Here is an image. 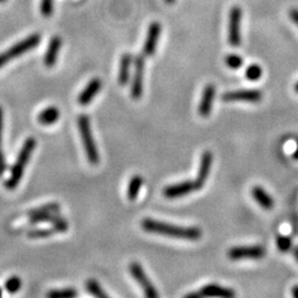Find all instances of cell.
Listing matches in <instances>:
<instances>
[{
  "label": "cell",
  "instance_id": "ffe728a7",
  "mask_svg": "<svg viewBox=\"0 0 298 298\" xmlns=\"http://www.w3.org/2000/svg\"><path fill=\"white\" fill-rule=\"evenodd\" d=\"M142 184H144V179L139 174H135V176L130 178L128 187H127V197H128L130 201L136 200Z\"/></svg>",
  "mask_w": 298,
  "mask_h": 298
},
{
  "label": "cell",
  "instance_id": "2e32d148",
  "mask_svg": "<svg viewBox=\"0 0 298 298\" xmlns=\"http://www.w3.org/2000/svg\"><path fill=\"white\" fill-rule=\"evenodd\" d=\"M61 45L62 41L59 37H53L50 40L49 47H47V53L45 55V60H43L47 67H52L53 65H55Z\"/></svg>",
  "mask_w": 298,
  "mask_h": 298
},
{
  "label": "cell",
  "instance_id": "ab89813d",
  "mask_svg": "<svg viewBox=\"0 0 298 298\" xmlns=\"http://www.w3.org/2000/svg\"><path fill=\"white\" fill-rule=\"evenodd\" d=\"M7 0H0V2H6Z\"/></svg>",
  "mask_w": 298,
  "mask_h": 298
},
{
  "label": "cell",
  "instance_id": "8d00e7d4",
  "mask_svg": "<svg viewBox=\"0 0 298 298\" xmlns=\"http://www.w3.org/2000/svg\"><path fill=\"white\" fill-rule=\"evenodd\" d=\"M165 1H166L167 3H173L174 1H176V0H165Z\"/></svg>",
  "mask_w": 298,
  "mask_h": 298
},
{
  "label": "cell",
  "instance_id": "9c48e42d",
  "mask_svg": "<svg viewBox=\"0 0 298 298\" xmlns=\"http://www.w3.org/2000/svg\"><path fill=\"white\" fill-rule=\"evenodd\" d=\"M197 190H200V188H199L196 180H186L166 187L164 189V196L168 199H176L188 196Z\"/></svg>",
  "mask_w": 298,
  "mask_h": 298
},
{
  "label": "cell",
  "instance_id": "ba28073f",
  "mask_svg": "<svg viewBox=\"0 0 298 298\" xmlns=\"http://www.w3.org/2000/svg\"><path fill=\"white\" fill-rule=\"evenodd\" d=\"M144 73H145V60L141 55H138L135 60V73L133 78L132 89H130V94H132L133 99H139L142 96L144 92Z\"/></svg>",
  "mask_w": 298,
  "mask_h": 298
},
{
  "label": "cell",
  "instance_id": "7a4b0ae2",
  "mask_svg": "<svg viewBox=\"0 0 298 298\" xmlns=\"http://www.w3.org/2000/svg\"><path fill=\"white\" fill-rule=\"evenodd\" d=\"M37 146V141L32 137H29L23 144L21 150L17 157V160L13 166V169H11L10 177L7 179V181L5 182V187L9 190H14L15 188H17L20 180L23 176V172H25V168L28 162L30 160L31 155H32L33 150Z\"/></svg>",
  "mask_w": 298,
  "mask_h": 298
},
{
  "label": "cell",
  "instance_id": "30bf717a",
  "mask_svg": "<svg viewBox=\"0 0 298 298\" xmlns=\"http://www.w3.org/2000/svg\"><path fill=\"white\" fill-rule=\"evenodd\" d=\"M263 94L258 90H237L231 91V92H225L222 95V99L224 102H251L257 103L260 102Z\"/></svg>",
  "mask_w": 298,
  "mask_h": 298
},
{
  "label": "cell",
  "instance_id": "74e56055",
  "mask_svg": "<svg viewBox=\"0 0 298 298\" xmlns=\"http://www.w3.org/2000/svg\"><path fill=\"white\" fill-rule=\"evenodd\" d=\"M294 89H295V92L298 93V82L295 84V87H294Z\"/></svg>",
  "mask_w": 298,
  "mask_h": 298
},
{
  "label": "cell",
  "instance_id": "83f0119b",
  "mask_svg": "<svg viewBox=\"0 0 298 298\" xmlns=\"http://www.w3.org/2000/svg\"><path fill=\"white\" fill-rule=\"evenodd\" d=\"M225 64L228 65L230 69L236 70L243 65V59L237 54H229L226 55L225 58Z\"/></svg>",
  "mask_w": 298,
  "mask_h": 298
},
{
  "label": "cell",
  "instance_id": "5b68a950",
  "mask_svg": "<svg viewBox=\"0 0 298 298\" xmlns=\"http://www.w3.org/2000/svg\"><path fill=\"white\" fill-rule=\"evenodd\" d=\"M129 272L132 276L136 280L139 286L142 288L145 293V296L148 298H157L159 296L158 292L153 285L152 281L147 276L145 269L142 266L138 263V262H132L129 265Z\"/></svg>",
  "mask_w": 298,
  "mask_h": 298
},
{
  "label": "cell",
  "instance_id": "4316f807",
  "mask_svg": "<svg viewBox=\"0 0 298 298\" xmlns=\"http://www.w3.org/2000/svg\"><path fill=\"white\" fill-rule=\"evenodd\" d=\"M276 245H277V249L280 250L281 252H288L289 250L292 249V245H293L292 238L289 236L282 235V234H280V235L276 237Z\"/></svg>",
  "mask_w": 298,
  "mask_h": 298
},
{
  "label": "cell",
  "instance_id": "9a60e30c",
  "mask_svg": "<svg viewBox=\"0 0 298 298\" xmlns=\"http://www.w3.org/2000/svg\"><path fill=\"white\" fill-rule=\"evenodd\" d=\"M202 297H223L233 298L235 296V292L232 288L223 287L218 284H208L200 289Z\"/></svg>",
  "mask_w": 298,
  "mask_h": 298
},
{
  "label": "cell",
  "instance_id": "cb8c5ba5",
  "mask_svg": "<svg viewBox=\"0 0 298 298\" xmlns=\"http://www.w3.org/2000/svg\"><path fill=\"white\" fill-rule=\"evenodd\" d=\"M262 74H263V70L258 64L249 65L248 69L245 70V78L252 82L258 81L262 78Z\"/></svg>",
  "mask_w": 298,
  "mask_h": 298
},
{
  "label": "cell",
  "instance_id": "603a6c76",
  "mask_svg": "<svg viewBox=\"0 0 298 298\" xmlns=\"http://www.w3.org/2000/svg\"><path fill=\"white\" fill-rule=\"evenodd\" d=\"M2 128H3V113H2V109L0 107V177L3 176V173H5L7 169L5 154H3L2 150Z\"/></svg>",
  "mask_w": 298,
  "mask_h": 298
},
{
  "label": "cell",
  "instance_id": "f1b7e54d",
  "mask_svg": "<svg viewBox=\"0 0 298 298\" xmlns=\"http://www.w3.org/2000/svg\"><path fill=\"white\" fill-rule=\"evenodd\" d=\"M54 233L53 229H38L32 230L28 233V236L30 238H46L50 237Z\"/></svg>",
  "mask_w": 298,
  "mask_h": 298
},
{
  "label": "cell",
  "instance_id": "d590c367",
  "mask_svg": "<svg viewBox=\"0 0 298 298\" xmlns=\"http://www.w3.org/2000/svg\"><path fill=\"white\" fill-rule=\"evenodd\" d=\"M294 256H295V258L298 261V248L294 250Z\"/></svg>",
  "mask_w": 298,
  "mask_h": 298
},
{
  "label": "cell",
  "instance_id": "5bb4252c",
  "mask_svg": "<svg viewBox=\"0 0 298 298\" xmlns=\"http://www.w3.org/2000/svg\"><path fill=\"white\" fill-rule=\"evenodd\" d=\"M102 89V81L97 78H93L92 81H90L89 84L86 85L84 90L82 91L81 94L78 95V102L79 105L86 106L89 105L91 102L93 101V98L96 96V94Z\"/></svg>",
  "mask_w": 298,
  "mask_h": 298
},
{
  "label": "cell",
  "instance_id": "836d02e7",
  "mask_svg": "<svg viewBox=\"0 0 298 298\" xmlns=\"http://www.w3.org/2000/svg\"><path fill=\"white\" fill-rule=\"evenodd\" d=\"M292 295H293V297L298 298V285L295 286V287H293V289H292Z\"/></svg>",
  "mask_w": 298,
  "mask_h": 298
},
{
  "label": "cell",
  "instance_id": "f546056e",
  "mask_svg": "<svg viewBox=\"0 0 298 298\" xmlns=\"http://www.w3.org/2000/svg\"><path fill=\"white\" fill-rule=\"evenodd\" d=\"M53 2L54 0H41V6H40V10L43 17H50L53 13Z\"/></svg>",
  "mask_w": 298,
  "mask_h": 298
},
{
  "label": "cell",
  "instance_id": "6da1fadb",
  "mask_svg": "<svg viewBox=\"0 0 298 298\" xmlns=\"http://www.w3.org/2000/svg\"><path fill=\"white\" fill-rule=\"evenodd\" d=\"M141 228L148 233L160 234V235L179 238V240L198 241L202 236V231L198 226H180L167 222L157 221L155 219L145 218L141 221Z\"/></svg>",
  "mask_w": 298,
  "mask_h": 298
},
{
  "label": "cell",
  "instance_id": "277c9868",
  "mask_svg": "<svg viewBox=\"0 0 298 298\" xmlns=\"http://www.w3.org/2000/svg\"><path fill=\"white\" fill-rule=\"evenodd\" d=\"M40 40H41V37H40L39 34L34 33L30 35V37L26 38L25 40H22V41L18 42L17 45H15L14 47H11L6 52L0 53V67L7 64V63L11 61L13 59L18 58L20 55L28 52V51H30L31 49H33V47L39 45Z\"/></svg>",
  "mask_w": 298,
  "mask_h": 298
},
{
  "label": "cell",
  "instance_id": "44dd1931",
  "mask_svg": "<svg viewBox=\"0 0 298 298\" xmlns=\"http://www.w3.org/2000/svg\"><path fill=\"white\" fill-rule=\"evenodd\" d=\"M60 209V204L57 202H51V204H43L41 206H38V208L31 209L29 212H28V216L29 217H34L39 216V214H46V213H57Z\"/></svg>",
  "mask_w": 298,
  "mask_h": 298
},
{
  "label": "cell",
  "instance_id": "d4e9b609",
  "mask_svg": "<svg viewBox=\"0 0 298 298\" xmlns=\"http://www.w3.org/2000/svg\"><path fill=\"white\" fill-rule=\"evenodd\" d=\"M78 295V293L73 288H65V289H58V291H52L47 293V297L50 298H73Z\"/></svg>",
  "mask_w": 298,
  "mask_h": 298
},
{
  "label": "cell",
  "instance_id": "7c38bea8",
  "mask_svg": "<svg viewBox=\"0 0 298 298\" xmlns=\"http://www.w3.org/2000/svg\"><path fill=\"white\" fill-rule=\"evenodd\" d=\"M212 162H213V155L211 152L205 150V152L202 153L200 158V165H199L198 176L196 179L197 184L200 189L204 188L206 179L209 177L210 172H211Z\"/></svg>",
  "mask_w": 298,
  "mask_h": 298
},
{
  "label": "cell",
  "instance_id": "d6986e66",
  "mask_svg": "<svg viewBox=\"0 0 298 298\" xmlns=\"http://www.w3.org/2000/svg\"><path fill=\"white\" fill-rule=\"evenodd\" d=\"M60 118V110L57 107L51 106L47 107V109L43 110L41 113L39 114L38 121L40 124L42 125H53L54 123L58 122V119Z\"/></svg>",
  "mask_w": 298,
  "mask_h": 298
},
{
  "label": "cell",
  "instance_id": "e575fe53",
  "mask_svg": "<svg viewBox=\"0 0 298 298\" xmlns=\"http://www.w3.org/2000/svg\"><path fill=\"white\" fill-rule=\"evenodd\" d=\"M293 158H294V159H296V160H298V142H297L296 149L294 150V153H293Z\"/></svg>",
  "mask_w": 298,
  "mask_h": 298
},
{
  "label": "cell",
  "instance_id": "3957f363",
  "mask_svg": "<svg viewBox=\"0 0 298 298\" xmlns=\"http://www.w3.org/2000/svg\"><path fill=\"white\" fill-rule=\"evenodd\" d=\"M78 127L81 135L83 146L89 160L92 165H97L99 162V153L97 146L94 141V137L92 134V128H91L90 117L86 115H81L78 118Z\"/></svg>",
  "mask_w": 298,
  "mask_h": 298
},
{
  "label": "cell",
  "instance_id": "f35d334b",
  "mask_svg": "<svg viewBox=\"0 0 298 298\" xmlns=\"http://www.w3.org/2000/svg\"><path fill=\"white\" fill-rule=\"evenodd\" d=\"M1 295H2V289L0 288V297H1Z\"/></svg>",
  "mask_w": 298,
  "mask_h": 298
},
{
  "label": "cell",
  "instance_id": "8992f818",
  "mask_svg": "<svg viewBox=\"0 0 298 298\" xmlns=\"http://www.w3.org/2000/svg\"><path fill=\"white\" fill-rule=\"evenodd\" d=\"M266 254V250L262 245H251V246H234L228 251V257L232 261L245 260H260L263 258Z\"/></svg>",
  "mask_w": 298,
  "mask_h": 298
},
{
  "label": "cell",
  "instance_id": "d6a6232c",
  "mask_svg": "<svg viewBox=\"0 0 298 298\" xmlns=\"http://www.w3.org/2000/svg\"><path fill=\"white\" fill-rule=\"evenodd\" d=\"M186 298H201V293L200 292H193V293H190V294H187V295L185 296Z\"/></svg>",
  "mask_w": 298,
  "mask_h": 298
},
{
  "label": "cell",
  "instance_id": "52a82bcc",
  "mask_svg": "<svg viewBox=\"0 0 298 298\" xmlns=\"http://www.w3.org/2000/svg\"><path fill=\"white\" fill-rule=\"evenodd\" d=\"M241 20L242 10L238 6H234L229 16V43L233 47L241 45Z\"/></svg>",
  "mask_w": 298,
  "mask_h": 298
},
{
  "label": "cell",
  "instance_id": "4fadbf2b",
  "mask_svg": "<svg viewBox=\"0 0 298 298\" xmlns=\"http://www.w3.org/2000/svg\"><path fill=\"white\" fill-rule=\"evenodd\" d=\"M160 31H161L160 23L155 21L149 26L148 33H147V38H146L145 46H144L145 55H148V57H152V55H154L155 51H156V47H157L158 39L159 37H160Z\"/></svg>",
  "mask_w": 298,
  "mask_h": 298
},
{
  "label": "cell",
  "instance_id": "7402d4cb",
  "mask_svg": "<svg viewBox=\"0 0 298 298\" xmlns=\"http://www.w3.org/2000/svg\"><path fill=\"white\" fill-rule=\"evenodd\" d=\"M85 286H86L87 292L92 294V295L95 296V297H97V298H109L110 297L104 292V289L102 288V286L99 285L98 282L93 280V278H91V280H87L86 283H85Z\"/></svg>",
  "mask_w": 298,
  "mask_h": 298
},
{
  "label": "cell",
  "instance_id": "484cf974",
  "mask_svg": "<svg viewBox=\"0 0 298 298\" xmlns=\"http://www.w3.org/2000/svg\"><path fill=\"white\" fill-rule=\"evenodd\" d=\"M21 280H20V277L18 276H13L10 278H8L5 283V289L10 294H15L17 293L20 287H21Z\"/></svg>",
  "mask_w": 298,
  "mask_h": 298
},
{
  "label": "cell",
  "instance_id": "8fae6325",
  "mask_svg": "<svg viewBox=\"0 0 298 298\" xmlns=\"http://www.w3.org/2000/svg\"><path fill=\"white\" fill-rule=\"evenodd\" d=\"M216 86L213 84H208L202 91L201 99L198 107V112L201 117H208L211 114L213 102L214 98H216Z\"/></svg>",
  "mask_w": 298,
  "mask_h": 298
},
{
  "label": "cell",
  "instance_id": "ac0fdd59",
  "mask_svg": "<svg viewBox=\"0 0 298 298\" xmlns=\"http://www.w3.org/2000/svg\"><path fill=\"white\" fill-rule=\"evenodd\" d=\"M133 58L129 53H125L122 55L121 64H119V72H118V83L121 85H126L129 81V69L132 65Z\"/></svg>",
  "mask_w": 298,
  "mask_h": 298
},
{
  "label": "cell",
  "instance_id": "1f68e13d",
  "mask_svg": "<svg viewBox=\"0 0 298 298\" xmlns=\"http://www.w3.org/2000/svg\"><path fill=\"white\" fill-rule=\"evenodd\" d=\"M289 16H291V19L293 20L294 22L296 23V26L298 27V9H292L289 11Z\"/></svg>",
  "mask_w": 298,
  "mask_h": 298
},
{
  "label": "cell",
  "instance_id": "e0dca14e",
  "mask_svg": "<svg viewBox=\"0 0 298 298\" xmlns=\"http://www.w3.org/2000/svg\"><path fill=\"white\" fill-rule=\"evenodd\" d=\"M252 197L254 198L258 204L265 210H271L274 206V200L273 198L269 196L265 189L262 188L260 186H255L252 188Z\"/></svg>",
  "mask_w": 298,
  "mask_h": 298
},
{
  "label": "cell",
  "instance_id": "4dcf8cb0",
  "mask_svg": "<svg viewBox=\"0 0 298 298\" xmlns=\"http://www.w3.org/2000/svg\"><path fill=\"white\" fill-rule=\"evenodd\" d=\"M53 224V231L58 232V233H64L67 231V229H69V224H67V222L64 220V219L59 217L57 220L54 222H52Z\"/></svg>",
  "mask_w": 298,
  "mask_h": 298
}]
</instances>
